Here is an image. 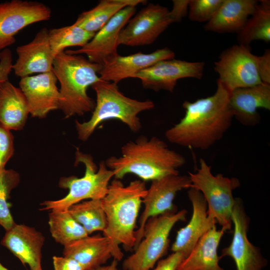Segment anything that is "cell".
Here are the masks:
<instances>
[{"mask_svg":"<svg viewBox=\"0 0 270 270\" xmlns=\"http://www.w3.org/2000/svg\"><path fill=\"white\" fill-rule=\"evenodd\" d=\"M230 92L217 80L216 90L212 96L192 102L184 101L185 114L166 130L168 140L183 147L206 150L221 140L234 118Z\"/></svg>","mask_w":270,"mask_h":270,"instance_id":"6da1fadb","label":"cell"},{"mask_svg":"<svg viewBox=\"0 0 270 270\" xmlns=\"http://www.w3.org/2000/svg\"><path fill=\"white\" fill-rule=\"evenodd\" d=\"M121 156H112L104 160L114 172V178L121 180L134 174L144 182L152 181L166 176L179 174L178 169L186 164L181 154L168 148L156 137L140 136L122 146Z\"/></svg>","mask_w":270,"mask_h":270,"instance_id":"7a4b0ae2","label":"cell"},{"mask_svg":"<svg viewBox=\"0 0 270 270\" xmlns=\"http://www.w3.org/2000/svg\"><path fill=\"white\" fill-rule=\"evenodd\" d=\"M146 190L142 180H134L126 186L120 180L114 178L102 199L107 221L103 236L112 242L114 260L120 261L124 256L120 245L126 251L134 250L136 220Z\"/></svg>","mask_w":270,"mask_h":270,"instance_id":"3957f363","label":"cell"},{"mask_svg":"<svg viewBox=\"0 0 270 270\" xmlns=\"http://www.w3.org/2000/svg\"><path fill=\"white\" fill-rule=\"evenodd\" d=\"M101 67L82 55L70 54L65 51L55 56L52 72L60 84V109L66 118L83 116L94 110L96 104L87 90L101 80L98 76Z\"/></svg>","mask_w":270,"mask_h":270,"instance_id":"277c9868","label":"cell"},{"mask_svg":"<svg viewBox=\"0 0 270 270\" xmlns=\"http://www.w3.org/2000/svg\"><path fill=\"white\" fill-rule=\"evenodd\" d=\"M91 86L96 96L92 116L86 122L76 120L78 138L82 141L87 140L98 125L109 120H120L137 132L142 128L138 114L154 107L152 100L140 101L126 96L114 82L100 80Z\"/></svg>","mask_w":270,"mask_h":270,"instance_id":"5b68a950","label":"cell"},{"mask_svg":"<svg viewBox=\"0 0 270 270\" xmlns=\"http://www.w3.org/2000/svg\"><path fill=\"white\" fill-rule=\"evenodd\" d=\"M80 162L85 166L84 176L80 178L74 176L61 178L58 186L68 189V194L60 200L44 202L40 204V210H66L84 200L102 199L105 196L114 176L113 171L106 166L104 160L100 162L98 168L90 154L77 148L75 164Z\"/></svg>","mask_w":270,"mask_h":270,"instance_id":"8992f818","label":"cell"},{"mask_svg":"<svg viewBox=\"0 0 270 270\" xmlns=\"http://www.w3.org/2000/svg\"><path fill=\"white\" fill-rule=\"evenodd\" d=\"M192 187L199 190L208 206L209 218L218 224L224 232L232 227V212L236 202L232 192L240 186L236 178L221 174L214 175L211 166L204 160H200V167L195 172H188Z\"/></svg>","mask_w":270,"mask_h":270,"instance_id":"52a82bcc","label":"cell"},{"mask_svg":"<svg viewBox=\"0 0 270 270\" xmlns=\"http://www.w3.org/2000/svg\"><path fill=\"white\" fill-rule=\"evenodd\" d=\"M187 212H168L148 219L143 237L134 252L122 263L124 270H150L167 252L170 234L176 222L185 221Z\"/></svg>","mask_w":270,"mask_h":270,"instance_id":"ba28073f","label":"cell"},{"mask_svg":"<svg viewBox=\"0 0 270 270\" xmlns=\"http://www.w3.org/2000/svg\"><path fill=\"white\" fill-rule=\"evenodd\" d=\"M257 56L249 46L240 44L224 50L214 62L220 82L230 92L261 84L256 67Z\"/></svg>","mask_w":270,"mask_h":270,"instance_id":"9c48e42d","label":"cell"},{"mask_svg":"<svg viewBox=\"0 0 270 270\" xmlns=\"http://www.w3.org/2000/svg\"><path fill=\"white\" fill-rule=\"evenodd\" d=\"M192 187L189 176L171 174L152 181L142 199L144 210L140 218L139 227L135 232L134 250L143 237L144 229L148 219L168 212H176L174 200L177 193Z\"/></svg>","mask_w":270,"mask_h":270,"instance_id":"30bf717a","label":"cell"},{"mask_svg":"<svg viewBox=\"0 0 270 270\" xmlns=\"http://www.w3.org/2000/svg\"><path fill=\"white\" fill-rule=\"evenodd\" d=\"M172 23L170 10L159 4H149L121 30L118 44L138 46L152 44Z\"/></svg>","mask_w":270,"mask_h":270,"instance_id":"8fae6325","label":"cell"},{"mask_svg":"<svg viewBox=\"0 0 270 270\" xmlns=\"http://www.w3.org/2000/svg\"><path fill=\"white\" fill-rule=\"evenodd\" d=\"M51 14L50 8L38 2L12 0L0 3V51L15 43L20 31L48 20Z\"/></svg>","mask_w":270,"mask_h":270,"instance_id":"7c38bea8","label":"cell"},{"mask_svg":"<svg viewBox=\"0 0 270 270\" xmlns=\"http://www.w3.org/2000/svg\"><path fill=\"white\" fill-rule=\"evenodd\" d=\"M204 62H190L174 58L159 61L132 76L140 80L142 86L154 91L172 92L178 80L200 79Z\"/></svg>","mask_w":270,"mask_h":270,"instance_id":"4fadbf2b","label":"cell"},{"mask_svg":"<svg viewBox=\"0 0 270 270\" xmlns=\"http://www.w3.org/2000/svg\"><path fill=\"white\" fill-rule=\"evenodd\" d=\"M232 222L234 226L232 240L228 246L222 250L220 257L232 258L236 270H262L266 262L259 249L248 238L250 220L244 212L241 200L238 198H236L232 212Z\"/></svg>","mask_w":270,"mask_h":270,"instance_id":"5bb4252c","label":"cell"},{"mask_svg":"<svg viewBox=\"0 0 270 270\" xmlns=\"http://www.w3.org/2000/svg\"><path fill=\"white\" fill-rule=\"evenodd\" d=\"M136 6L124 8L116 14L84 46L76 50H67L70 54H85L88 60L101 66L107 63L118 54L117 48L121 30L134 16Z\"/></svg>","mask_w":270,"mask_h":270,"instance_id":"9a60e30c","label":"cell"},{"mask_svg":"<svg viewBox=\"0 0 270 270\" xmlns=\"http://www.w3.org/2000/svg\"><path fill=\"white\" fill-rule=\"evenodd\" d=\"M57 81L52 71L20 78V88L32 117L42 118L50 112L60 109L61 98Z\"/></svg>","mask_w":270,"mask_h":270,"instance_id":"2e32d148","label":"cell"},{"mask_svg":"<svg viewBox=\"0 0 270 270\" xmlns=\"http://www.w3.org/2000/svg\"><path fill=\"white\" fill-rule=\"evenodd\" d=\"M18 58L12 70L20 78L34 74L52 71L54 56L48 38V30L40 29L30 42L17 47Z\"/></svg>","mask_w":270,"mask_h":270,"instance_id":"e0dca14e","label":"cell"},{"mask_svg":"<svg viewBox=\"0 0 270 270\" xmlns=\"http://www.w3.org/2000/svg\"><path fill=\"white\" fill-rule=\"evenodd\" d=\"M6 232L1 244L30 270H42V249L45 238L42 233L34 228L16 223Z\"/></svg>","mask_w":270,"mask_h":270,"instance_id":"ac0fdd59","label":"cell"},{"mask_svg":"<svg viewBox=\"0 0 270 270\" xmlns=\"http://www.w3.org/2000/svg\"><path fill=\"white\" fill-rule=\"evenodd\" d=\"M188 194L192 206V216L188 224L178 231L170 248L172 252L182 253L185 258L199 240L216 224L208 215L207 204L202 193L190 188Z\"/></svg>","mask_w":270,"mask_h":270,"instance_id":"d6986e66","label":"cell"},{"mask_svg":"<svg viewBox=\"0 0 270 270\" xmlns=\"http://www.w3.org/2000/svg\"><path fill=\"white\" fill-rule=\"evenodd\" d=\"M174 56V52L168 48L150 54L139 52L127 56L118 54L102 66L98 74L102 80L117 84L159 61L172 59Z\"/></svg>","mask_w":270,"mask_h":270,"instance_id":"ffe728a7","label":"cell"},{"mask_svg":"<svg viewBox=\"0 0 270 270\" xmlns=\"http://www.w3.org/2000/svg\"><path fill=\"white\" fill-rule=\"evenodd\" d=\"M230 104L234 118L242 125L254 126L260 122L258 110H270V84L262 82L234 90L230 92Z\"/></svg>","mask_w":270,"mask_h":270,"instance_id":"44dd1931","label":"cell"},{"mask_svg":"<svg viewBox=\"0 0 270 270\" xmlns=\"http://www.w3.org/2000/svg\"><path fill=\"white\" fill-rule=\"evenodd\" d=\"M64 246L63 256L75 260L86 270L104 265L114 255L111 241L100 234L88 236Z\"/></svg>","mask_w":270,"mask_h":270,"instance_id":"7402d4cb","label":"cell"},{"mask_svg":"<svg viewBox=\"0 0 270 270\" xmlns=\"http://www.w3.org/2000/svg\"><path fill=\"white\" fill-rule=\"evenodd\" d=\"M258 1L224 0L213 18L204 26V30L217 33H238L254 13Z\"/></svg>","mask_w":270,"mask_h":270,"instance_id":"603a6c76","label":"cell"},{"mask_svg":"<svg viewBox=\"0 0 270 270\" xmlns=\"http://www.w3.org/2000/svg\"><path fill=\"white\" fill-rule=\"evenodd\" d=\"M224 231L214 226L198 242L176 270H224L218 264L221 258L218 248Z\"/></svg>","mask_w":270,"mask_h":270,"instance_id":"cb8c5ba5","label":"cell"},{"mask_svg":"<svg viewBox=\"0 0 270 270\" xmlns=\"http://www.w3.org/2000/svg\"><path fill=\"white\" fill-rule=\"evenodd\" d=\"M30 114L27 100L8 80L0 84V123L11 130H22Z\"/></svg>","mask_w":270,"mask_h":270,"instance_id":"d4e9b609","label":"cell"},{"mask_svg":"<svg viewBox=\"0 0 270 270\" xmlns=\"http://www.w3.org/2000/svg\"><path fill=\"white\" fill-rule=\"evenodd\" d=\"M146 2L142 0H102L92 8L80 14L74 24L86 31L96 34L124 8L136 6Z\"/></svg>","mask_w":270,"mask_h":270,"instance_id":"484cf974","label":"cell"},{"mask_svg":"<svg viewBox=\"0 0 270 270\" xmlns=\"http://www.w3.org/2000/svg\"><path fill=\"white\" fill-rule=\"evenodd\" d=\"M254 13L237 33L238 44L249 46L253 41L270 42V2L260 0Z\"/></svg>","mask_w":270,"mask_h":270,"instance_id":"4316f807","label":"cell"},{"mask_svg":"<svg viewBox=\"0 0 270 270\" xmlns=\"http://www.w3.org/2000/svg\"><path fill=\"white\" fill-rule=\"evenodd\" d=\"M48 224L52 237L64 246L89 236L68 210H50Z\"/></svg>","mask_w":270,"mask_h":270,"instance_id":"83f0119b","label":"cell"},{"mask_svg":"<svg viewBox=\"0 0 270 270\" xmlns=\"http://www.w3.org/2000/svg\"><path fill=\"white\" fill-rule=\"evenodd\" d=\"M73 218L86 230L88 235L96 231L104 232L107 221L102 199H92L80 202L68 210Z\"/></svg>","mask_w":270,"mask_h":270,"instance_id":"f1b7e54d","label":"cell"},{"mask_svg":"<svg viewBox=\"0 0 270 270\" xmlns=\"http://www.w3.org/2000/svg\"><path fill=\"white\" fill-rule=\"evenodd\" d=\"M96 34L90 32L74 25L48 30L50 48L55 57L68 47L84 46Z\"/></svg>","mask_w":270,"mask_h":270,"instance_id":"f546056e","label":"cell"},{"mask_svg":"<svg viewBox=\"0 0 270 270\" xmlns=\"http://www.w3.org/2000/svg\"><path fill=\"white\" fill-rule=\"evenodd\" d=\"M20 182V176L14 170H0V225L6 230L16 223L12 216L8 200L11 191Z\"/></svg>","mask_w":270,"mask_h":270,"instance_id":"4dcf8cb0","label":"cell"},{"mask_svg":"<svg viewBox=\"0 0 270 270\" xmlns=\"http://www.w3.org/2000/svg\"><path fill=\"white\" fill-rule=\"evenodd\" d=\"M224 0H190L188 16L196 22H209L216 14Z\"/></svg>","mask_w":270,"mask_h":270,"instance_id":"1f68e13d","label":"cell"},{"mask_svg":"<svg viewBox=\"0 0 270 270\" xmlns=\"http://www.w3.org/2000/svg\"><path fill=\"white\" fill-rule=\"evenodd\" d=\"M14 152V136L10 130L0 123V170L5 169Z\"/></svg>","mask_w":270,"mask_h":270,"instance_id":"d6a6232c","label":"cell"},{"mask_svg":"<svg viewBox=\"0 0 270 270\" xmlns=\"http://www.w3.org/2000/svg\"><path fill=\"white\" fill-rule=\"evenodd\" d=\"M256 67L262 82L270 84V50H266L260 56H257Z\"/></svg>","mask_w":270,"mask_h":270,"instance_id":"836d02e7","label":"cell"},{"mask_svg":"<svg viewBox=\"0 0 270 270\" xmlns=\"http://www.w3.org/2000/svg\"><path fill=\"white\" fill-rule=\"evenodd\" d=\"M12 58L10 50L6 48L0 52V84L8 80V75L12 70Z\"/></svg>","mask_w":270,"mask_h":270,"instance_id":"e575fe53","label":"cell"},{"mask_svg":"<svg viewBox=\"0 0 270 270\" xmlns=\"http://www.w3.org/2000/svg\"><path fill=\"white\" fill-rule=\"evenodd\" d=\"M52 264L54 270H86L75 260L64 256H54Z\"/></svg>","mask_w":270,"mask_h":270,"instance_id":"d590c367","label":"cell"},{"mask_svg":"<svg viewBox=\"0 0 270 270\" xmlns=\"http://www.w3.org/2000/svg\"><path fill=\"white\" fill-rule=\"evenodd\" d=\"M184 258L180 252H172L166 258L160 260L153 270H176Z\"/></svg>","mask_w":270,"mask_h":270,"instance_id":"8d00e7d4","label":"cell"},{"mask_svg":"<svg viewBox=\"0 0 270 270\" xmlns=\"http://www.w3.org/2000/svg\"><path fill=\"white\" fill-rule=\"evenodd\" d=\"M190 0H174L173 6L170 14L173 22H179L185 16L188 12Z\"/></svg>","mask_w":270,"mask_h":270,"instance_id":"74e56055","label":"cell"},{"mask_svg":"<svg viewBox=\"0 0 270 270\" xmlns=\"http://www.w3.org/2000/svg\"><path fill=\"white\" fill-rule=\"evenodd\" d=\"M118 261L113 260L112 262L108 265H103L90 270H120L118 267Z\"/></svg>","mask_w":270,"mask_h":270,"instance_id":"f35d334b","label":"cell"},{"mask_svg":"<svg viewBox=\"0 0 270 270\" xmlns=\"http://www.w3.org/2000/svg\"><path fill=\"white\" fill-rule=\"evenodd\" d=\"M0 270H10L5 267L0 262Z\"/></svg>","mask_w":270,"mask_h":270,"instance_id":"ab89813d","label":"cell"}]
</instances>
